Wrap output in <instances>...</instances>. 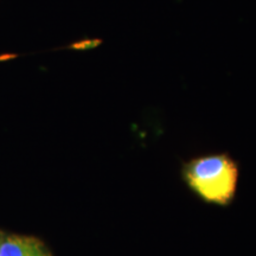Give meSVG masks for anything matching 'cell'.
<instances>
[{
  "label": "cell",
  "mask_w": 256,
  "mask_h": 256,
  "mask_svg": "<svg viewBox=\"0 0 256 256\" xmlns=\"http://www.w3.org/2000/svg\"><path fill=\"white\" fill-rule=\"evenodd\" d=\"M183 174L188 186L210 203L226 206L235 196L238 168L226 154L192 159L184 166Z\"/></svg>",
  "instance_id": "6da1fadb"
},
{
  "label": "cell",
  "mask_w": 256,
  "mask_h": 256,
  "mask_svg": "<svg viewBox=\"0 0 256 256\" xmlns=\"http://www.w3.org/2000/svg\"><path fill=\"white\" fill-rule=\"evenodd\" d=\"M96 46V44H98V42H83V43H78V44H75V46H74V48H76V49H82V48H89L88 46Z\"/></svg>",
  "instance_id": "3957f363"
},
{
  "label": "cell",
  "mask_w": 256,
  "mask_h": 256,
  "mask_svg": "<svg viewBox=\"0 0 256 256\" xmlns=\"http://www.w3.org/2000/svg\"><path fill=\"white\" fill-rule=\"evenodd\" d=\"M0 241H2V235H0Z\"/></svg>",
  "instance_id": "277c9868"
},
{
  "label": "cell",
  "mask_w": 256,
  "mask_h": 256,
  "mask_svg": "<svg viewBox=\"0 0 256 256\" xmlns=\"http://www.w3.org/2000/svg\"><path fill=\"white\" fill-rule=\"evenodd\" d=\"M0 256H52L40 240L26 235H2Z\"/></svg>",
  "instance_id": "7a4b0ae2"
}]
</instances>
